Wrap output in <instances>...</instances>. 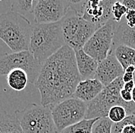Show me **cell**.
I'll use <instances>...</instances> for the list:
<instances>
[{"label": "cell", "mask_w": 135, "mask_h": 133, "mask_svg": "<svg viewBox=\"0 0 135 133\" xmlns=\"http://www.w3.org/2000/svg\"><path fill=\"white\" fill-rule=\"evenodd\" d=\"M124 86L122 76L104 87L102 91L91 102L87 103V119L108 117L110 109L114 106H122L126 109L127 115L135 114V104L125 103L120 97V90Z\"/></svg>", "instance_id": "277c9868"}, {"label": "cell", "mask_w": 135, "mask_h": 133, "mask_svg": "<svg viewBox=\"0 0 135 133\" xmlns=\"http://www.w3.org/2000/svg\"><path fill=\"white\" fill-rule=\"evenodd\" d=\"M87 0H66L68 7L75 10L82 16L83 8Z\"/></svg>", "instance_id": "d4e9b609"}, {"label": "cell", "mask_w": 135, "mask_h": 133, "mask_svg": "<svg viewBox=\"0 0 135 133\" xmlns=\"http://www.w3.org/2000/svg\"><path fill=\"white\" fill-rule=\"evenodd\" d=\"M125 22L127 25L130 28L135 27V11L134 10H127L126 15L124 16Z\"/></svg>", "instance_id": "484cf974"}, {"label": "cell", "mask_w": 135, "mask_h": 133, "mask_svg": "<svg viewBox=\"0 0 135 133\" xmlns=\"http://www.w3.org/2000/svg\"><path fill=\"white\" fill-rule=\"evenodd\" d=\"M35 0H13L11 11L19 13L22 16L33 12V3Z\"/></svg>", "instance_id": "ffe728a7"}, {"label": "cell", "mask_w": 135, "mask_h": 133, "mask_svg": "<svg viewBox=\"0 0 135 133\" xmlns=\"http://www.w3.org/2000/svg\"><path fill=\"white\" fill-rule=\"evenodd\" d=\"M81 80L75 50L65 44L42 63L34 84L40 93L41 105L51 106L72 97Z\"/></svg>", "instance_id": "6da1fadb"}, {"label": "cell", "mask_w": 135, "mask_h": 133, "mask_svg": "<svg viewBox=\"0 0 135 133\" xmlns=\"http://www.w3.org/2000/svg\"><path fill=\"white\" fill-rule=\"evenodd\" d=\"M122 80H123L124 83H127V82L132 81V80H134V74L124 72L123 76H122Z\"/></svg>", "instance_id": "f1b7e54d"}, {"label": "cell", "mask_w": 135, "mask_h": 133, "mask_svg": "<svg viewBox=\"0 0 135 133\" xmlns=\"http://www.w3.org/2000/svg\"><path fill=\"white\" fill-rule=\"evenodd\" d=\"M32 27L24 16L12 11L0 15V39L12 52L29 50Z\"/></svg>", "instance_id": "3957f363"}, {"label": "cell", "mask_w": 135, "mask_h": 133, "mask_svg": "<svg viewBox=\"0 0 135 133\" xmlns=\"http://www.w3.org/2000/svg\"><path fill=\"white\" fill-rule=\"evenodd\" d=\"M60 22L65 43L74 50L82 49L85 43L99 28L70 7Z\"/></svg>", "instance_id": "5b68a950"}, {"label": "cell", "mask_w": 135, "mask_h": 133, "mask_svg": "<svg viewBox=\"0 0 135 133\" xmlns=\"http://www.w3.org/2000/svg\"><path fill=\"white\" fill-rule=\"evenodd\" d=\"M0 1H1V0H0Z\"/></svg>", "instance_id": "e575fe53"}, {"label": "cell", "mask_w": 135, "mask_h": 133, "mask_svg": "<svg viewBox=\"0 0 135 133\" xmlns=\"http://www.w3.org/2000/svg\"><path fill=\"white\" fill-rule=\"evenodd\" d=\"M118 0H87L82 18L99 28L112 18V6Z\"/></svg>", "instance_id": "8fae6325"}, {"label": "cell", "mask_w": 135, "mask_h": 133, "mask_svg": "<svg viewBox=\"0 0 135 133\" xmlns=\"http://www.w3.org/2000/svg\"><path fill=\"white\" fill-rule=\"evenodd\" d=\"M127 116L126 109L122 106H114L110 109L108 118L113 122L118 123Z\"/></svg>", "instance_id": "7402d4cb"}, {"label": "cell", "mask_w": 135, "mask_h": 133, "mask_svg": "<svg viewBox=\"0 0 135 133\" xmlns=\"http://www.w3.org/2000/svg\"><path fill=\"white\" fill-rule=\"evenodd\" d=\"M15 116L23 133H58L49 106L29 103Z\"/></svg>", "instance_id": "8992f818"}, {"label": "cell", "mask_w": 135, "mask_h": 133, "mask_svg": "<svg viewBox=\"0 0 135 133\" xmlns=\"http://www.w3.org/2000/svg\"><path fill=\"white\" fill-rule=\"evenodd\" d=\"M129 125H135V114H130L127 115L123 120L119 122L118 123H114L112 125V132L120 133L122 129Z\"/></svg>", "instance_id": "cb8c5ba5"}, {"label": "cell", "mask_w": 135, "mask_h": 133, "mask_svg": "<svg viewBox=\"0 0 135 133\" xmlns=\"http://www.w3.org/2000/svg\"><path fill=\"white\" fill-rule=\"evenodd\" d=\"M134 80H132V81H130V82H127V83H124V86H123V89L127 90V91L131 92L132 90L134 89Z\"/></svg>", "instance_id": "f546056e"}, {"label": "cell", "mask_w": 135, "mask_h": 133, "mask_svg": "<svg viewBox=\"0 0 135 133\" xmlns=\"http://www.w3.org/2000/svg\"><path fill=\"white\" fill-rule=\"evenodd\" d=\"M120 2L127 8V10L135 11V0H122Z\"/></svg>", "instance_id": "83f0119b"}, {"label": "cell", "mask_w": 135, "mask_h": 133, "mask_svg": "<svg viewBox=\"0 0 135 133\" xmlns=\"http://www.w3.org/2000/svg\"><path fill=\"white\" fill-rule=\"evenodd\" d=\"M6 80L11 89L18 92L22 91L28 83V76L25 70L22 69H14L7 74Z\"/></svg>", "instance_id": "2e32d148"}, {"label": "cell", "mask_w": 135, "mask_h": 133, "mask_svg": "<svg viewBox=\"0 0 135 133\" xmlns=\"http://www.w3.org/2000/svg\"><path fill=\"white\" fill-rule=\"evenodd\" d=\"M113 122L108 117L99 119L93 125L91 133H112Z\"/></svg>", "instance_id": "44dd1931"}, {"label": "cell", "mask_w": 135, "mask_h": 133, "mask_svg": "<svg viewBox=\"0 0 135 133\" xmlns=\"http://www.w3.org/2000/svg\"><path fill=\"white\" fill-rule=\"evenodd\" d=\"M42 64L38 63L29 50L0 54V76L7 75L14 69L25 70L28 83H35L39 74Z\"/></svg>", "instance_id": "ba28073f"}, {"label": "cell", "mask_w": 135, "mask_h": 133, "mask_svg": "<svg viewBox=\"0 0 135 133\" xmlns=\"http://www.w3.org/2000/svg\"><path fill=\"white\" fill-rule=\"evenodd\" d=\"M120 133H135V125H129L125 126Z\"/></svg>", "instance_id": "4dcf8cb0"}, {"label": "cell", "mask_w": 135, "mask_h": 133, "mask_svg": "<svg viewBox=\"0 0 135 133\" xmlns=\"http://www.w3.org/2000/svg\"><path fill=\"white\" fill-rule=\"evenodd\" d=\"M118 1H119V2H121L122 0H118Z\"/></svg>", "instance_id": "836d02e7"}, {"label": "cell", "mask_w": 135, "mask_h": 133, "mask_svg": "<svg viewBox=\"0 0 135 133\" xmlns=\"http://www.w3.org/2000/svg\"><path fill=\"white\" fill-rule=\"evenodd\" d=\"M125 45L135 50V27L130 28L124 20L115 25L113 45Z\"/></svg>", "instance_id": "9a60e30c"}, {"label": "cell", "mask_w": 135, "mask_h": 133, "mask_svg": "<svg viewBox=\"0 0 135 133\" xmlns=\"http://www.w3.org/2000/svg\"><path fill=\"white\" fill-rule=\"evenodd\" d=\"M124 72H127V73H131V74H134L135 67L133 66H128V67H127L126 69L124 70Z\"/></svg>", "instance_id": "1f68e13d"}, {"label": "cell", "mask_w": 135, "mask_h": 133, "mask_svg": "<svg viewBox=\"0 0 135 133\" xmlns=\"http://www.w3.org/2000/svg\"><path fill=\"white\" fill-rule=\"evenodd\" d=\"M116 22L111 18L93 34L83 47V50L98 63L110 53L113 46Z\"/></svg>", "instance_id": "9c48e42d"}, {"label": "cell", "mask_w": 135, "mask_h": 133, "mask_svg": "<svg viewBox=\"0 0 135 133\" xmlns=\"http://www.w3.org/2000/svg\"><path fill=\"white\" fill-rule=\"evenodd\" d=\"M113 53L124 70L127 67L133 66L135 67V50L125 45H115Z\"/></svg>", "instance_id": "e0dca14e"}, {"label": "cell", "mask_w": 135, "mask_h": 133, "mask_svg": "<svg viewBox=\"0 0 135 133\" xmlns=\"http://www.w3.org/2000/svg\"><path fill=\"white\" fill-rule=\"evenodd\" d=\"M65 44L61 22L36 24L32 28L29 51L41 64Z\"/></svg>", "instance_id": "7a4b0ae2"}, {"label": "cell", "mask_w": 135, "mask_h": 133, "mask_svg": "<svg viewBox=\"0 0 135 133\" xmlns=\"http://www.w3.org/2000/svg\"><path fill=\"white\" fill-rule=\"evenodd\" d=\"M77 68L81 80L94 78L98 62L87 54L83 49L75 50Z\"/></svg>", "instance_id": "5bb4252c"}, {"label": "cell", "mask_w": 135, "mask_h": 133, "mask_svg": "<svg viewBox=\"0 0 135 133\" xmlns=\"http://www.w3.org/2000/svg\"><path fill=\"white\" fill-rule=\"evenodd\" d=\"M104 87L103 84L95 78L81 80L77 85L72 97L88 103L94 100Z\"/></svg>", "instance_id": "4fadbf2b"}, {"label": "cell", "mask_w": 135, "mask_h": 133, "mask_svg": "<svg viewBox=\"0 0 135 133\" xmlns=\"http://www.w3.org/2000/svg\"><path fill=\"white\" fill-rule=\"evenodd\" d=\"M131 94H132V101H133V103L135 104V85L134 89L131 91Z\"/></svg>", "instance_id": "d6a6232c"}, {"label": "cell", "mask_w": 135, "mask_h": 133, "mask_svg": "<svg viewBox=\"0 0 135 133\" xmlns=\"http://www.w3.org/2000/svg\"><path fill=\"white\" fill-rule=\"evenodd\" d=\"M120 97L121 99L124 100L125 103H132V94L131 92L125 90L122 88V90H120Z\"/></svg>", "instance_id": "4316f807"}, {"label": "cell", "mask_w": 135, "mask_h": 133, "mask_svg": "<svg viewBox=\"0 0 135 133\" xmlns=\"http://www.w3.org/2000/svg\"><path fill=\"white\" fill-rule=\"evenodd\" d=\"M0 133H23L15 115L0 110Z\"/></svg>", "instance_id": "ac0fdd59"}, {"label": "cell", "mask_w": 135, "mask_h": 133, "mask_svg": "<svg viewBox=\"0 0 135 133\" xmlns=\"http://www.w3.org/2000/svg\"><path fill=\"white\" fill-rule=\"evenodd\" d=\"M49 107L56 130L61 132L65 128L84 119L87 103L71 97Z\"/></svg>", "instance_id": "52a82bcc"}, {"label": "cell", "mask_w": 135, "mask_h": 133, "mask_svg": "<svg viewBox=\"0 0 135 133\" xmlns=\"http://www.w3.org/2000/svg\"><path fill=\"white\" fill-rule=\"evenodd\" d=\"M124 69L115 58L114 53L110 51L108 56L98 63L94 78L98 80L104 86H106L114 80L122 76Z\"/></svg>", "instance_id": "7c38bea8"}, {"label": "cell", "mask_w": 135, "mask_h": 133, "mask_svg": "<svg viewBox=\"0 0 135 133\" xmlns=\"http://www.w3.org/2000/svg\"><path fill=\"white\" fill-rule=\"evenodd\" d=\"M127 8L119 1H117L112 6V18L117 23L120 22L123 20V18L126 15Z\"/></svg>", "instance_id": "603a6c76"}, {"label": "cell", "mask_w": 135, "mask_h": 133, "mask_svg": "<svg viewBox=\"0 0 135 133\" xmlns=\"http://www.w3.org/2000/svg\"><path fill=\"white\" fill-rule=\"evenodd\" d=\"M34 2L32 13L36 24L60 22L68 8L66 0H35Z\"/></svg>", "instance_id": "30bf717a"}, {"label": "cell", "mask_w": 135, "mask_h": 133, "mask_svg": "<svg viewBox=\"0 0 135 133\" xmlns=\"http://www.w3.org/2000/svg\"><path fill=\"white\" fill-rule=\"evenodd\" d=\"M99 119H84L75 124L70 125L59 133H91L94 124Z\"/></svg>", "instance_id": "d6986e66"}]
</instances>
